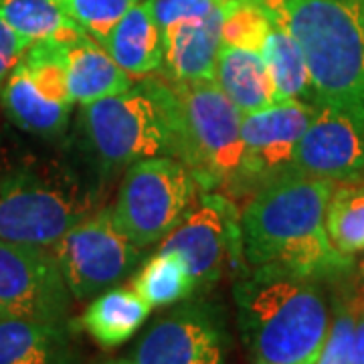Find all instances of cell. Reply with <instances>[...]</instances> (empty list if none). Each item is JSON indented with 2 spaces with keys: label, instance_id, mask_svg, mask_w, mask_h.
I'll return each mask as SVG.
<instances>
[{
  "label": "cell",
  "instance_id": "6da1fadb",
  "mask_svg": "<svg viewBox=\"0 0 364 364\" xmlns=\"http://www.w3.org/2000/svg\"><path fill=\"white\" fill-rule=\"evenodd\" d=\"M334 182L286 172L249 196L239 215L241 259L247 269L279 267L314 279L334 277L350 257L332 245L326 205Z\"/></svg>",
  "mask_w": 364,
  "mask_h": 364
},
{
  "label": "cell",
  "instance_id": "7a4b0ae2",
  "mask_svg": "<svg viewBox=\"0 0 364 364\" xmlns=\"http://www.w3.org/2000/svg\"><path fill=\"white\" fill-rule=\"evenodd\" d=\"M104 205V184L63 158L0 146V239L51 247Z\"/></svg>",
  "mask_w": 364,
  "mask_h": 364
},
{
  "label": "cell",
  "instance_id": "3957f363",
  "mask_svg": "<svg viewBox=\"0 0 364 364\" xmlns=\"http://www.w3.org/2000/svg\"><path fill=\"white\" fill-rule=\"evenodd\" d=\"M233 298L251 364L318 360L330 330V308L314 277L255 267L235 284Z\"/></svg>",
  "mask_w": 364,
  "mask_h": 364
},
{
  "label": "cell",
  "instance_id": "277c9868",
  "mask_svg": "<svg viewBox=\"0 0 364 364\" xmlns=\"http://www.w3.org/2000/svg\"><path fill=\"white\" fill-rule=\"evenodd\" d=\"M296 39L314 105L364 119V11L348 0H251Z\"/></svg>",
  "mask_w": 364,
  "mask_h": 364
},
{
  "label": "cell",
  "instance_id": "5b68a950",
  "mask_svg": "<svg viewBox=\"0 0 364 364\" xmlns=\"http://www.w3.org/2000/svg\"><path fill=\"white\" fill-rule=\"evenodd\" d=\"M170 130V156L193 172L205 193L225 191L241 162V112L215 79L156 77Z\"/></svg>",
  "mask_w": 364,
  "mask_h": 364
},
{
  "label": "cell",
  "instance_id": "8992f818",
  "mask_svg": "<svg viewBox=\"0 0 364 364\" xmlns=\"http://www.w3.org/2000/svg\"><path fill=\"white\" fill-rule=\"evenodd\" d=\"M79 142L85 168L105 184L146 158L170 156V130L154 77L132 90L81 105Z\"/></svg>",
  "mask_w": 364,
  "mask_h": 364
},
{
  "label": "cell",
  "instance_id": "52a82bcc",
  "mask_svg": "<svg viewBox=\"0 0 364 364\" xmlns=\"http://www.w3.org/2000/svg\"><path fill=\"white\" fill-rule=\"evenodd\" d=\"M196 184L186 164L172 156H154L126 168L112 205L114 219L136 247L162 241L181 223L196 198Z\"/></svg>",
  "mask_w": 364,
  "mask_h": 364
},
{
  "label": "cell",
  "instance_id": "ba28073f",
  "mask_svg": "<svg viewBox=\"0 0 364 364\" xmlns=\"http://www.w3.org/2000/svg\"><path fill=\"white\" fill-rule=\"evenodd\" d=\"M71 298L90 299L136 269L142 249L117 227L114 210L102 205L73 225L51 247Z\"/></svg>",
  "mask_w": 364,
  "mask_h": 364
},
{
  "label": "cell",
  "instance_id": "9c48e42d",
  "mask_svg": "<svg viewBox=\"0 0 364 364\" xmlns=\"http://www.w3.org/2000/svg\"><path fill=\"white\" fill-rule=\"evenodd\" d=\"M314 104L279 102L241 117V162L225 196L255 195L265 184L289 172L299 138L314 116Z\"/></svg>",
  "mask_w": 364,
  "mask_h": 364
},
{
  "label": "cell",
  "instance_id": "30bf717a",
  "mask_svg": "<svg viewBox=\"0 0 364 364\" xmlns=\"http://www.w3.org/2000/svg\"><path fill=\"white\" fill-rule=\"evenodd\" d=\"M71 294L49 247L0 239V314L67 322Z\"/></svg>",
  "mask_w": 364,
  "mask_h": 364
},
{
  "label": "cell",
  "instance_id": "8fae6325",
  "mask_svg": "<svg viewBox=\"0 0 364 364\" xmlns=\"http://www.w3.org/2000/svg\"><path fill=\"white\" fill-rule=\"evenodd\" d=\"M229 336L221 314L191 301L162 314L134 344L136 364H227Z\"/></svg>",
  "mask_w": 364,
  "mask_h": 364
},
{
  "label": "cell",
  "instance_id": "7c38bea8",
  "mask_svg": "<svg viewBox=\"0 0 364 364\" xmlns=\"http://www.w3.org/2000/svg\"><path fill=\"white\" fill-rule=\"evenodd\" d=\"M239 245V215L229 196L205 193L193 203L158 251L178 253L193 275L195 289H210L223 275L227 255Z\"/></svg>",
  "mask_w": 364,
  "mask_h": 364
},
{
  "label": "cell",
  "instance_id": "4fadbf2b",
  "mask_svg": "<svg viewBox=\"0 0 364 364\" xmlns=\"http://www.w3.org/2000/svg\"><path fill=\"white\" fill-rule=\"evenodd\" d=\"M289 172L334 184L363 181L364 119L328 105H316Z\"/></svg>",
  "mask_w": 364,
  "mask_h": 364
},
{
  "label": "cell",
  "instance_id": "5bb4252c",
  "mask_svg": "<svg viewBox=\"0 0 364 364\" xmlns=\"http://www.w3.org/2000/svg\"><path fill=\"white\" fill-rule=\"evenodd\" d=\"M0 102L6 117L18 130L49 142L61 140L67 134L73 104L45 93L21 63L14 65L6 79Z\"/></svg>",
  "mask_w": 364,
  "mask_h": 364
},
{
  "label": "cell",
  "instance_id": "9a60e30c",
  "mask_svg": "<svg viewBox=\"0 0 364 364\" xmlns=\"http://www.w3.org/2000/svg\"><path fill=\"white\" fill-rule=\"evenodd\" d=\"M227 4L193 23H182L162 35L166 77L176 81L215 79L217 53Z\"/></svg>",
  "mask_w": 364,
  "mask_h": 364
},
{
  "label": "cell",
  "instance_id": "2e32d148",
  "mask_svg": "<svg viewBox=\"0 0 364 364\" xmlns=\"http://www.w3.org/2000/svg\"><path fill=\"white\" fill-rule=\"evenodd\" d=\"M0 364H77L73 324L2 316Z\"/></svg>",
  "mask_w": 364,
  "mask_h": 364
},
{
  "label": "cell",
  "instance_id": "e0dca14e",
  "mask_svg": "<svg viewBox=\"0 0 364 364\" xmlns=\"http://www.w3.org/2000/svg\"><path fill=\"white\" fill-rule=\"evenodd\" d=\"M67 90L73 104L87 105L124 93L134 87V79L107 55L87 33L65 41Z\"/></svg>",
  "mask_w": 364,
  "mask_h": 364
},
{
  "label": "cell",
  "instance_id": "ac0fdd59",
  "mask_svg": "<svg viewBox=\"0 0 364 364\" xmlns=\"http://www.w3.org/2000/svg\"><path fill=\"white\" fill-rule=\"evenodd\" d=\"M107 55L132 77L152 75L162 67V35L150 0H138L102 43Z\"/></svg>",
  "mask_w": 364,
  "mask_h": 364
},
{
  "label": "cell",
  "instance_id": "d6986e66",
  "mask_svg": "<svg viewBox=\"0 0 364 364\" xmlns=\"http://www.w3.org/2000/svg\"><path fill=\"white\" fill-rule=\"evenodd\" d=\"M215 81L241 116L277 104L272 75L257 51L221 43L215 63Z\"/></svg>",
  "mask_w": 364,
  "mask_h": 364
},
{
  "label": "cell",
  "instance_id": "ffe728a7",
  "mask_svg": "<svg viewBox=\"0 0 364 364\" xmlns=\"http://www.w3.org/2000/svg\"><path fill=\"white\" fill-rule=\"evenodd\" d=\"M152 308L132 287H114L91 299L79 326L102 348H116L142 328Z\"/></svg>",
  "mask_w": 364,
  "mask_h": 364
},
{
  "label": "cell",
  "instance_id": "44dd1931",
  "mask_svg": "<svg viewBox=\"0 0 364 364\" xmlns=\"http://www.w3.org/2000/svg\"><path fill=\"white\" fill-rule=\"evenodd\" d=\"M261 57L272 75L277 104L289 100L314 104L312 79L301 49L286 28L273 21L261 47Z\"/></svg>",
  "mask_w": 364,
  "mask_h": 364
},
{
  "label": "cell",
  "instance_id": "7402d4cb",
  "mask_svg": "<svg viewBox=\"0 0 364 364\" xmlns=\"http://www.w3.org/2000/svg\"><path fill=\"white\" fill-rule=\"evenodd\" d=\"M130 287L150 308H164L188 298L195 282L178 253L158 251L132 277Z\"/></svg>",
  "mask_w": 364,
  "mask_h": 364
},
{
  "label": "cell",
  "instance_id": "603a6c76",
  "mask_svg": "<svg viewBox=\"0 0 364 364\" xmlns=\"http://www.w3.org/2000/svg\"><path fill=\"white\" fill-rule=\"evenodd\" d=\"M0 18L31 45L85 33L61 11L57 0H0Z\"/></svg>",
  "mask_w": 364,
  "mask_h": 364
},
{
  "label": "cell",
  "instance_id": "cb8c5ba5",
  "mask_svg": "<svg viewBox=\"0 0 364 364\" xmlns=\"http://www.w3.org/2000/svg\"><path fill=\"white\" fill-rule=\"evenodd\" d=\"M326 231L342 255L364 251V184H344L332 191L326 205Z\"/></svg>",
  "mask_w": 364,
  "mask_h": 364
},
{
  "label": "cell",
  "instance_id": "d4e9b609",
  "mask_svg": "<svg viewBox=\"0 0 364 364\" xmlns=\"http://www.w3.org/2000/svg\"><path fill=\"white\" fill-rule=\"evenodd\" d=\"M269 26H272V18L255 2L229 0L223 18V45L261 53Z\"/></svg>",
  "mask_w": 364,
  "mask_h": 364
},
{
  "label": "cell",
  "instance_id": "484cf974",
  "mask_svg": "<svg viewBox=\"0 0 364 364\" xmlns=\"http://www.w3.org/2000/svg\"><path fill=\"white\" fill-rule=\"evenodd\" d=\"M138 0H57L61 11L100 45Z\"/></svg>",
  "mask_w": 364,
  "mask_h": 364
},
{
  "label": "cell",
  "instance_id": "4316f807",
  "mask_svg": "<svg viewBox=\"0 0 364 364\" xmlns=\"http://www.w3.org/2000/svg\"><path fill=\"white\" fill-rule=\"evenodd\" d=\"M314 364H354V312L350 296L336 301L324 346Z\"/></svg>",
  "mask_w": 364,
  "mask_h": 364
},
{
  "label": "cell",
  "instance_id": "83f0119b",
  "mask_svg": "<svg viewBox=\"0 0 364 364\" xmlns=\"http://www.w3.org/2000/svg\"><path fill=\"white\" fill-rule=\"evenodd\" d=\"M154 16L160 26V35L182 23H193L205 18L229 0H150Z\"/></svg>",
  "mask_w": 364,
  "mask_h": 364
},
{
  "label": "cell",
  "instance_id": "f1b7e54d",
  "mask_svg": "<svg viewBox=\"0 0 364 364\" xmlns=\"http://www.w3.org/2000/svg\"><path fill=\"white\" fill-rule=\"evenodd\" d=\"M28 47L31 43L23 39L21 35H16L13 28L0 18V91Z\"/></svg>",
  "mask_w": 364,
  "mask_h": 364
},
{
  "label": "cell",
  "instance_id": "f546056e",
  "mask_svg": "<svg viewBox=\"0 0 364 364\" xmlns=\"http://www.w3.org/2000/svg\"><path fill=\"white\" fill-rule=\"evenodd\" d=\"M354 312V364H364V289L350 294Z\"/></svg>",
  "mask_w": 364,
  "mask_h": 364
},
{
  "label": "cell",
  "instance_id": "4dcf8cb0",
  "mask_svg": "<svg viewBox=\"0 0 364 364\" xmlns=\"http://www.w3.org/2000/svg\"><path fill=\"white\" fill-rule=\"evenodd\" d=\"M105 364H136L130 358H119V360H112V363H105Z\"/></svg>",
  "mask_w": 364,
  "mask_h": 364
},
{
  "label": "cell",
  "instance_id": "1f68e13d",
  "mask_svg": "<svg viewBox=\"0 0 364 364\" xmlns=\"http://www.w3.org/2000/svg\"><path fill=\"white\" fill-rule=\"evenodd\" d=\"M348 2H352V4H356L358 9H363V11H364V0H348Z\"/></svg>",
  "mask_w": 364,
  "mask_h": 364
},
{
  "label": "cell",
  "instance_id": "d6a6232c",
  "mask_svg": "<svg viewBox=\"0 0 364 364\" xmlns=\"http://www.w3.org/2000/svg\"><path fill=\"white\" fill-rule=\"evenodd\" d=\"M0 318H2V314H0Z\"/></svg>",
  "mask_w": 364,
  "mask_h": 364
}]
</instances>
